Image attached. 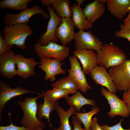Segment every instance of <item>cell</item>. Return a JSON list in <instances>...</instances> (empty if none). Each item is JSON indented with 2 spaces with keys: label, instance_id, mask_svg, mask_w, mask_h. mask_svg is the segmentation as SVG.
Masks as SVG:
<instances>
[{
  "label": "cell",
  "instance_id": "18",
  "mask_svg": "<svg viewBox=\"0 0 130 130\" xmlns=\"http://www.w3.org/2000/svg\"><path fill=\"white\" fill-rule=\"evenodd\" d=\"M107 0H96L86 4L83 9L86 19L92 24L101 17L104 13V5Z\"/></svg>",
  "mask_w": 130,
  "mask_h": 130
},
{
  "label": "cell",
  "instance_id": "24",
  "mask_svg": "<svg viewBox=\"0 0 130 130\" xmlns=\"http://www.w3.org/2000/svg\"><path fill=\"white\" fill-rule=\"evenodd\" d=\"M51 86L67 91L70 92V94L73 95L79 90L76 83L68 75L52 83Z\"/></svg>",
  "mask_w": 130,
  "mask_h": 130
},
{
  "label": "cell",
  "instance_id": "9",
  "mask_svg": "<svg viewBox=\"0 0 130 130\" xmlns=\"http://www.w3.org/2000/svg\"><path fill=\"white\" fill-rule=\"evenodd\" d=\"M47 10L50 16L47 29L45 32L40 36L37 42L43 46L46 45L50 41L56 42L58 41L56 32L62 20V19L57 15L52 7L50 6L47 7Z\"/></svg>",
  "mask_w": 130,
  "mask_h": 130
},
{
  "label": "cell",
  "instance_id": "29",
  "mask_svg": "<svg viewBox=\"0 0 130 130\" xmlns=\"http://www.w3.org/2000/svg\"><path fill=\"white\" fill-rule=\"evenodd\" d=\"M120 30L115 32L114 35L117 37L124 38L130 42V31L125 27L124 24H120Z\"/></svg>",
  "mask_w": 130,
  "mask_h": 130
},
{
  "label": "cell",
  "instance_id": "4",
  "mask_svg": "<svg viewBox=\"0 0 130 130\" xmlns=\"http://www.w3.org/2000/svg\"><path fill=\"white\" fill-rule=\"evenodd\" d=\"M34 50L40 58H54L61 62L68 57L70 50L66 46L50 41L45 46L36 43L34 46Z\"/></svg>",
  "mask_w": 130,
  "mask_h": 130
},
{
  "label": "cell",
  "instance_id": "21",
  "mask_svg": "<svg viewBox=\"0 0 130 130\" xmlns=\"http://www.w3.org/2000/svg\"><path fill=\"white\" fill-rule=\"evenodd\" d=\"M43 97V104H39L37 105V117L39 120L41 121L42 117L47 119L50 125L52 127L50 123V113L56 110L57 107L59 105L58 101L52 102Z\"/></svg>",
  "mask_w": 130,
  "mask_h": 130
},
{
  "label": "cell",
  "instance_id": "3",
  "mask_svg": "<svg viewBox=\"0 0 130 130\" xmlns=\"http://www.w3.org/2000/svg\"><path fill=\"white\" fill-rule=\"evenodd\" d=\"M96 54L98 65L106 69L119 64L127 59L123 51L111 43L103 44L100 50Z\"/></svg>",
  "mask_w": 130,
  "mask_h": 130
},
{
  "label": "cell",
  "instance_id": "27",
  "mask_svg": "<svg viewBox=\"0 0 130 130\" xmlns=\"http://www.w3.org/2000/svg\"><path fill=\"white\" fill-rule=\"evenodd\" d=\"M100 110V108L96 106L89 112L80 113L75 112L74 114L83 124L85 130H90L92 122V117L94 115L98 113Z\"/></svg>",
  "mask_w": 130,
  "mask_h": 130
},
{
  "label": "cell",
  "instance_id": "35",
  "mask_svg": "<svg viewBox=\"0 0 130 130\" xmlns=\"http://www.w3.org/2000/svg\"><path fill=\"white\" fill-rule=\"evenodd\" d=\"M90 130H104L102 126L98 124L96 117L92 119V122L90 128Z\"/></svg>",
  "mask_w": 130,
  "mask_h": 130
},
{
  "label": "cell",
  "instance_id": "2",
  "mask_svg": "<svg viewBox=\"0 0 130 130\" xmlns=\"http://www.w3.org/2000/svg\"><path fill=\"white\" fill-rule=\"evenodd\" d=\"M3 39L8 44L15 45L20 49L26 48V40L32 35L33 31L26 24L18 23L11 26H6L2 31Z\"/></svg>",
  "mask_w": 130,
  "mask_h": 130
},
{
  "label": "cell",
  "instance_id": "16",
  "mask_svg": "<svg viewBox=\"0 0 130 130\" xmlns=\"http://www.w3.org/2000/svg\"><path fill=\"white\" fill-rule=\"evenodd\" d=\"M73 55L78 59L84 73L89 74L93 69L98 65L96 53L92 50H75Z\"/></svg>",
  "mask_w": 130,
  "mask_h": 130
},
{
  "label": "cell",
  "instance_id": "36",
  "mask_svg": "<svg viewBox=\"0 0 130 130\" xmlns=\"http://www.w3.org/2000/svg\"><path fill=\"white\" fill-rule=\"evenodd\" d=\"M124 25L126 28L130 31V12L124 20Z\"/></svg>",
  "mask_w": 130,
  "mask_h": 130
},
{
  "label": "cell",
  "instance_id": "14",
  "mask_svg": "<svg viewBox=\"0 0 130 130\" xmlns=\"http://www.w3.org/2000/svg\"><path fill=\"white\" fill-rule=\"evenodd\" d=\"M16 54L10 50L0 55V73L7 79L17 75L16 69Z\"/></svg>",
  "mask_w": 130,
  "mask_h": 130
},
{
  "label": "cell",
  "instance_id": "26",
  "mask_svg": "<svg viewBox=\"0 0 130 130\" xmlns=\"http://www.w3.org/2000/svg\"><path fill=\"white\" fill-rule=\"evenodd\" d=\"M32 0H2L0 2V8H8L22 12L28 9V4Z\"/></svg>",
  "mask_w": 130,
  "mask_h": 130
},
{
  "label": "cell",
  "instance_id": "1",
  "mask_svg": "<svg viewBox=\"0 0 130 130\" xmlns=\"http://www.w3.org/2000/svg\"><path fill=\"white\" fill-rule=\"evenodd\" d=\"M42 93L34 97L26 98L24 101L19 100L17 104L21 108L23 113V116L21 121V124L31 130H36L45 125L39 121L37 117V105L36 102L38 99L42 98Z\"/></svg>",
  "mask_w": 130,
  "mask_h": 130
},
{
  "label": "cell",
  "instance_id": "25",
  "mask_svg": "<svg viewBox=\"0 0 130 130\" xmlns=\"http://www.w3.org/2000/svg\"><path fill=\"white\" fill-rule=\"evenodd\" d=\"M57 15L60 18H71L72 12L69 0H56L52 5Z\"/></svg>",
  "mask_w": 130,
  "mask_h": 130
},
{
  "label": "cell",
  "instance_id": "13",
  "mask_svg": "<svg viewBox=\"0 0 130 130\" xmlns=\"http://www.w3.org/2000/svg\"><path fill=\"white\" fill-rule=\"evenodd\" d=\"M106 70L103 66L97 65L93 69L90 74L96 84L104 87L109 91L115 94L117 90L111 76Z\"/></svg>",
  "mask_w": 130,
  "mask_h": 130
},
{
  "label": "cell",
  "instance_id": "33",
  "mask_svg": "<svg viewBox=\"0 0 130 130\" xmlns=\"http://www.w3.org/2000/svg\"><path fill=\"white\" fill-rule=\"evenodd\" d=\"M72 124L74 127L73 130H85L81 127V122L76 116H72Z\"/></svg>",
  "mask_w": 130,
  "mask_h": 130
},
{
  "label": "cell",
  "instance_id": "20",
  "mask_svg": "<svg viewBox=\"0 0 130 130\" xmlns=\"http://www.w3.org/2000/svg\"><path fill=\"white\" fill-rule=\"evenodd\" d=\"M72 12V19L74 25L79 30L84 31L92 27V24L85 18L82 8L75 3L71 6Z\"/></svg>",
  "mask_w": 130,
  "mask_h": 130
},
{
  "label": "cell",
  "instance_id": "12",
  "mask_svg": "<svg viewBox=\"0 0 130 130\" xmlns=\"http://www.w3.org/2000/svg\"><path fill=\"white\" fill-rule=\"evenodd\" d=\"M39 67L45 73V81L49 80L53 82L56 79V75L65 73L66 71L63 69L61 66L63 63L58 60L52 58H40Z\"/></svg>",
  "mask_w": 130,
  "mask_h": 130
},
{
  "label": "cell",
  "instance_id": "38",
  "mask_svg": "<svg viewBox=\"0 0 130 130\" xmlns=\"http://www.w3.org/2000/svg\"><path fill=\"white\" fill-rule=\"evenodd\" d=\"M77 2L78 5L80 6V5L83 3L85 1L84 0H76Z\"/></svg>",
  "mask_w": 130,
  "mask_h": 130
},
{
  "label": "cell",
  "instance_id": "28",
  "mask_svg": "<svg viewBox=\"0 0 130 130\" xmlns=\"http://www.w3.org/2000/svg\"><path fill=\"white\" fill-rule=\"evenodd\" d=\"M43 97L52 102H55L60 98H65L70 94V92L57 87H53L51 90L46 91H42Z\"/></svg>",
  "mask_w": 130,
  "mask_h": 130
},
{
  "label": "cell",
  "instance_id": "37",
  "mask_svg": "<svg viewBox=\"0 0 130 130\" xmlns=\"http://www.w3.org/2000/svg\"><path fill=\"white\" fill-rule=\"evenodd\" d=\"M56 0H41V3L43 5L47 6V7L50 6L52 5Z\"/></svg>",
  "mask_w": 130,
  "mask_h": 130
},
{
  "label": "cell",
  "instance_id": "32",
  "mask_svg": "<svg viewBox=\"0 0 130 130\" xmlns=\"http://www.w3.org/2000/svg\"><path fill=\"white\" fill-rule=\"evenodd\" d=\"M0 130H31L24 126L19 127L14 125L12 123L8 126H1Z\"/></svg>",
  "mask_w": 130,
  "mask_h": 130
},
{
  "label": "cell",
  "instance_id": "11",
  "mask_svg": "<svg viewBox=\"0 0 130 130\" xmlns=\"http://www.w3.org/2000/svg\"><path fill=\"white\" fill-rule=\"evenodd\" d=\"M37 94L40 93L31 91L18 86L15 88L10 87L9 85L2 80H0V119L2 110L5 108L6 104L13 98L27 93Z\"/></svg>",
  "mask_w": 130,
  "mask_h": 130
},
{
  "label": "cell",
  "instance_id": "7",
  "mask_svg": "<svg viewBox=\"0 0 130 130\" xmlns=\"http://www.w3.org/2000/svg\"><path fill=\"white\" fill-rule=\"evenodd\" d=\"M101 92L110 106V110L107 113L110 118H113L118 116L126 118L129 116L130 114L127 105L123 100L103 87L101 88Z\"/></svg>",
  "mask_w": 130,
  "mask_h": 130
},
{
  "label": "cell",
  "instance_id": "39",
  "mask_svg": "<svg viewBox=\"0 0 130 130\" xmlns=\"http://www.w3.org/2000/svg\"><path fill=\"white\" fill-rule=\"evenodd\" d=\"M45 126H42L40 127L36 130H43L44 129Z\"/></svg>",
  "mask_w": 130,
  "mask_h": 130
},
{
  "label": "cell",
  "instance_id": "8",
  "mask_svg": "<svg viewBox=\"0 0 130 130\" xmlns=\"http://www.w3.org/2000/svg\"><path fill=\"white\" fill-rule=\"evenodd\" d=\"M74 39L76 50H92L97 52L103 45L102 41L90 31L79 30L75 33Z\"/></svg>",
  "mask_w": 130,
  "mask_h": 130
},
{
  "label": "cell",
  "instance_id": "6",
  "mask_svg": "<svg viewBox=\"0 0 130 130\" xmlns=\"http://www.w3.org/2000/svg\"><path fill=\"white\" fill-rule=\"evenodd\" d=\"M37 14L42 15L46 20L50 18L49 15L46 12L37 4L18 13H6L4 17V22L6 26H11L18 23L27 24L31 18Z\"/></svg>",
  "mask_w": 130,
  "mask_h": 130
},
{
  "label": "cell",
  "instance_id": "34",
  "mask_svg": "<svg viewBox=\"0 0 130 130\" xmlns=\"http://www.w3.org/2000/svg\"><path fill=\"white\" fill-rule=\"evenodd\" d=\"M122 99L126 104L130 114V89L124 92Z\"/></svg>",
  "mask_w": 130,
  "mask_h": 130
},
{
  "label": "cell",
  "instance_id": "19",
  "mask_svg": "<svg viewBox=\"0 0 130 130\" xmlns=\"http://www.w3.org/2000/svg\"><path fill=\"white\" fill-rule=\"evenodd\" d=\"M107 10L115 17L122 19L130 12V0H107Z\"/></svg>",
  "mask_w": 130,
  "mask_h": 130
},
{
  "label": "cell",
  "instance_id": "23",
  "mask_svg": "<svg viewBox=\"0 0 130 130\" xmlns=\"http://www.w3.org/2000/svg\"><path fill=\"white\" fill-rule=\"evenodd\" d=\"M60 120L61 125L59 127L53 130H72L69 122V118L76 110L73 106H70L69 109L65 111L59 105L56 110Z\"/></svg>",
  "mask_w": 130,
  "mask_h": 130
},
{
  "label": "cell",
  "instance_id": "17",
  "mask_svg": "<svg viewBox=\"0 0 130 130\" xmlns=\"http://www.w3.org/2000/svg\"><path fill=\"white\" fill-rule=\"evenodd\" d=\"M16 63L17 75L24 79L34 75L35 67L39 64L33 58H27L18 54H16Z\"/></svg>",
  "mask_w": 130,
  "mask_h": 130
},
{
  "label": "cell",
  "instance_id": "31",
  "mask_svg": "<svg viewBox=\"0 0 130 130\" xmlns=\"http://www.w3.org/2000/svg\"><path fill=\"white\" fill-rule=\"evenodd\" d=\"M123 121V119H121L117 124L111 126H109L107 124H104L102 126L104 130H130V128L124 129L123 128L121 125Z\"/></svg>",
  "mask_w": 130,
  "mask_h": 130
},
{
  "label": "cell",
  "instance_id": "15",
  "mask_svg": "<svg viewBox=\"0 0 130 130\" xmlns=\"http://www.w3.org/2000/svg\"><path fill=\"white\" fill-rule=\"evenodd\" d=\"M62 19L61 22L56 30V35L62 45L66 46L74 39L76 32L72 18Z\"/></svg>",
  "mask_w": 130,
  "mask_h": 130
},
{
  "label": "cell",
  "instance_id": "22",
  "mask_svg": "<svg viewBox=\"0 0 130 130\" xmlns=\"http://www.w3.org/2000/svg\"><path fill=\"white\" fill-rule=\"evenodd\" d=\"M65 98L67 104L70 106H74L77 112H79L82 107L86 105L96 106L95 101L84 97L79 91H78L72 96H68Z\"/></svg>",
  "mask_w": 130,
  "mask_h": 130
},
{
  "label": "cell",
  "instance_id": "5",
  "mask_svg": "<svg viewBox=\"0 0 130 130\" xmlns=\"http://www.w3.org/2000/svg\"><path fill=\"white\" fill-rule=\"evenodd\" d=\"M109 72L117 90L125 92L130 89V59L110 67Z\"/></svg>",
  "mask_w": 130,
  "mask_h": 130
},
{
  "label": "cell",
  "instance_id": "10",
  "mask_svg": "<svg viewBox=\"0 0 130 130\" xmlns=\"http://www.w3.org/2000/svg\"><path fill=\"white\" fill-rule=\"evenodd\" d=\"M70 68L67 71L69 75L75 82L81 91L86 93L92 88L87 82L84 72L78 58L73 55L69 58Z\"/></svg>",
  "mask_w": 130,
  "mask_h": 130
},
{
  "label": "cell",
  "instance_id": "30",
  "mask_svg": "<svg viewBox=\"0 0 130 130\" xmlns=\"http://www.w3.org/2000/svg\"><path fill=\"white\" fill-rule=\"evenodd\" d=\"M13 45L7 43L2 37L0 32V55L11 50Z\"/></svg>",
  "mask_w": 130,
  "mask_h": 130
}]
</instances>
